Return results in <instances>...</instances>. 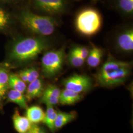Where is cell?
Masks as SVG:
<instances>
[{
    "label": "cell",
    "instance_id": "44dd1931",
    "mask_svg": "<svg viewBox=\"0 0 133 133\" xmlns=\"http://www.w3.org/2000/svg\"><path fill=\"white\" fill-rule=\"evenodd\" d=\"M116 5L122 12L127 14L133 13V0H116Z\"/></svg>",
    "mask_w": 133,
    "mask_h": 133
},
{
    "label": "cell",
    "instance_id": "30bf717a",
    "mask_svg": "<svg viewBox=\"0 0 133 133\" xmlns=\"http://www.w3.org/2000/svg\"><path fill=\"white\" fill-rule=\"evenodd\" d=\"M43 90V81L38 78L29 83L28 86L26 88L25 91L26 94L25 97L27 101L30 102L36 98L41 97Z\"/></svg>",
    "mask_w": 133,
    "mask_h": 133
},
{
    "label": "cell",
    "instance_id": "9c48e42d",
    "mask_svg": "<svg viewBox=\"0 0 133 133\" xmlns=\"http://www.w3.org/2000/svg\"><path fill=\"white\" fill-rule=\"evenodd\" d=\"M117 45L120 49L125 52L133 50V30L127 29L120 34L117 38Z\"/></svg>",
    "mask_w": 133,
    "mask_h": 133
},
{
    "label": "cell",
    "instance_id": "ba28073f",
    "mask_svg": "<svg viewBox=\"0 0 133 133\" xmlns=\"http://www.w3.org/2000/svg\"><path fill=\"white\" fill-rule=\"evenodd\" d=\"M61 91L58 87L55 85L49 84L43 91L42 95L40 97L39 102L46 105H54L59 104V97Z\"/></svg>",
    "mask_w": 133,
    "mask_h": 133
},
{
    "label": "cell",
    "instance_id": "d4e9b609",
    "mask_svg": "<svg viewBox=\"0 0 133 133\" xmlns=\"http://www.w3.org/2000/svg\"><path fill=\"white\" fill-rule=\"evenodd\" d=\"M72 50L84 60L87 59L89 53L88 49L84 46H77L73 48Z\"/></svg>",
    "mask_w": 133,
    "mask_h": 133
},
{
    "label": "cell",
    "instance_id": "ac0fdd59",
    "mask_svg": "<svg viewBox=\"0 0 133 133\" xmlns=\"http://www.w3.org/2000/svg\"><path fill=\"white\" fill-rule=\"evenodd\" d=\"M131 66V64L128 62L119 61L112 58H110L101 68L99 72H103L110 70L118 69L125 67Z\"/></svg>",
    "mask_w": 133,
    "mask_h": 133
},
{
    "label": "cell",
    "instance_id": "d6986e66",
    "mask_svg": "<svg viewBox=\"0 0 133 133\" xmlns=\"http://www.w3.org/2000/svg\"><path fill=\"white\" fill-rule=\"evenodd\" d=\"M102 56V50L99 48L93 45L87 58L88 65L92 68L98 66L100 64Z\"/></svg>",
    "mask_w": 133,
    "mask_h": 133
},
{
    "label": "cell",
    "instance_id": "cb8c5ba5",
    "mask_svg": "<svg viewBox=\"0 0 133 133\" xmlns=\"http://www.w3.org/2000/svg\"><path fill=\"white\" fill-rule=\"evenodd\" d=\"M10 23V17L4 10L0 9V30L6 28Z\"/></svg>",
    "mask_w": 133,
    "mask_h": 133
},
{
    "label": "cell",
    "instance_id": "2e32d148",
    "mask_svg": "<svg viewBox=\"0 0 133 133\" xmlns=\"http://www.w3.org/2000/svg\"><path fill=\"white\" fill-rule=\"evenodd\" d=\"M57 114V111L53 106L49 105H46L44 117L42 122L53 133L55 131L54 124L56 119Z\"/></svg>",
    "mask_w": 133,
    "mask_h": 133
},
{
    "label": "cell",
    "instance_id": "6da1fadb",
    "mask_svg": "<svg viewBox=\"0 0 133 133\" xmlns=\"http://www.w3.org/2000/svg\"><path fill=\"white\" fill-rule=\"evenodd\" d=\"M48 44L42 38H27L16 43L11 49L10 57L14 61L26 62L35 59L45 49Z\"/></svg>",
    "mask_w": 133,
    "mask_h": 133
},
{
    "label": "cell",
    "instance_id": "8fae6325",
    "mask_svg": "<svg viewBox=\"0 0 133 133\" xmlns=\"http://www.w3.org/2000/svg\"><path fill=\"white\" fill-rule=\"evenodd\" d=\"M82 97L81 93L65 88L61 91L59 104L64 105H74L80 101Z\"/></svg>",
    "mask_w": 133,
    "mask_h": 133
},
{
    "label": "cell",
    "instance_id": "9a60e30c",
    "mask_svg": "<svg viewBox=\"0 0 133 133\" xmlns=\"http://www.w3.org/2000/svg\"><path fill=\"white\" fill-rule=\"evenodd\" d=\"M6 97L8 102L18 105L21 109H26L28 108L27 101L23 93L11 89L7 93Z\"/></svg>",
    "mask_w": 133,
    "mask_h": 133
},
{
    "label": "cell",
    "instance_id": "484cf974",
    "mask_svg": "<svg viewBox=\"0 0 133 133\" xmlns=\"http://www.w3.org/2000/svg\"><path fill=\"white\" fill-rule=\"evenodd\" d=\"M26 133H48L47 131L38 124H32L28 131Z\"/></svg>",
    "mask_w": 133,
    "mask_h": 133
},
{
    "label": "cell",
    "instance_id": "ffe728a7",
    "mask_svg": "<svg viewBox=\"0 0 133 133\" xmlns=\"http://www.w3.org/2000/svg\"><path fill=\"white\" fill-rule=\"evenodd\" d=\"M9 85L10 88L14 90L24 93L26 90V84L22 81L17 75H10L9 76Z\"/></svg>",
    "mask_w": 133,
    "mask_h": 133
},
{
    "label": "cell",
    "instance_id": "277c9868",
    "mask_svg": "<svg viewBox=\"0 0 133 133\" xmlns=\"http://www.w3.org/2000/svg\"><path fill=\"white\" fill-rule=\"evenodd\" d=\"M65 56L63 48L45 53L42 58V68L44 76L53 78L59 74L63 69Z\"/></svg>",
    "mask_w": 133,
    "mask_h": 133
},
{
    "label": "cell",
    "instance_id": "5b68a950",
    "mask_svg": "<svg viewBox=\"0 0 133 133\" xmlns=\"http://www.w3.org/2000/svg\"><path fill=\"white\" fill-rule=\"evenodd\" d=\"M131 66L110 70L103 72H98L96 79L98 83L104 87H111L123 84L130 75Z\"/></svg>",
    "mask_w": 133,
    "mask_h": 133
},
{
    "label": "cell",
    "instance_id": "7c38bea8",
    "mask_svg": "<svg viewBox=\"0 0 133 133\" xmlns=\"http://www.w3.org/2000/svg\"><path fill=\"white\" fill-rule=\"evenodd\" d=\"M14 128L18 133H26L30 128L32 123L26 116L21 115L17 109L12 116Z\"/></svg>",
    "mask_w": 133,
    "mask_h": 133
},
{
    "label": "cell",
    "instance_id": "e0dca14e",
    "mask_svg": "<svg viewBox=\"0 0 133 133\" xmlns=\"http://www.w3.org/2000/svg\"><path fill=\"white\" fill-rule=\"evenodd\" d=\"M10 75L7 70L0 68V105L6 95L9 85Z\"/></svg>",
    "mask_w": 133,
    "mask_h": 133
},
{
    "label": "cell",
    "instance_id": "603a6c76",
    "mask_svg": "<svg viewBox=\"0 0 133 133\" xmlns=\"http://www.w3.org/2000/svg\"><path fill=\"white\" fill-rule=\"evenodd\" d=\"M24 70L27 75L28 83L33 82L39 78V72L36 68L32 67L30 68L25 69Z\"/></svg>",
    "mask_w": 133,
    "mask_h": 133
},
{
    "label": "cell",
    "instance_id": "7a4b0ae2",
    "mask_svg": "<svg viewBox=\"0 0 133 133\" xmlns=\"http://www.w3.org/2000/svg\"><path fill=\"white\" fill-rule=\"evenodd\" d=\"M19 20L29 30L43 36L52 34L56 26V21L51 17L39 15L29 10L22 11Z\"/></svg>",
    "mask_w": 133,
    "mask_h": 133
},
{
    "label": "cell",
    "instance_id": "52a82bcc",
    "mask_svg": "<svg viewBox=\"0 0 133 133\" xmlns=\"http://www.w3.org/2000/svg\"><path fill=\"white\" fill-rule=\"evenodd\" d=\"M39 9L51 14H60L66 9L65 0H35Z\"/></svg>",
    "mask_w": 133,
    "mask_h": 133
},
{
    "label": "cell",
    "instance_id": "7402d4cb",
    "mask_svg": "<svg viewBox=\"0 0 133 133\" xmlns=\"http://www.w3.org/2000/svg\"><path fill=\"white\" fill-rule=\"evenodd\" d=\"M68 60L71 65L76 68L82 66L85 62L84 59L80 57L72 50H71L69 55Z\"/></svg>",
    "mask_w": 133,
    "mask_h": 133
},
{
    "label": "cell",
    "instance_id": "8992f818",
    "mask_svg": "<svg viewBox=\"0 0 133 133\" xmlns=\"http://www.w3.org/2000/svg\"><path fill=\"white\" fill-rule=\"evenodd\" d=\"M63 85L66 89L81 94L90 90L93 84L90 77L84 75L74 74L64 80Z\"/></svg>",
    "mask_w": 133,
    "mask_h": 133
},
{
    "label": "cell",
    "instance_id": "5bb4252c",
    "mask_svg": "<svg viewBox=\"0 0 133 133\" xmlns=\"http://www.w3.org/2000/svg\"><path fill=\"white\" fill-rule=\"evenodd\" d=\"M26 117L32 124H38L42 122L44 119L45 112L43 109L38 105H33L26 109Z\"/></svg>",
    "mask_w": 133,
    "mask_h": 133
},
{
    "label": "cell",
    "instance_id": "4fadbf2b",
    "mask_svg": "<svg viewBox=\"0 0 133 133\" xmlns=\"http://www.w3.org/2000/svg\"><path fill=\"white\" fill-rule=\"evenodd\" d=\"M76 113L75 111L64 112L62 111H57V117L55 122V130L63 128L76 118Z\"/></svg>",
    "mask_w": 133,
    "mask_h": 133
},
{
    "label": "cell",
    "instance_id": "3957f363",
    "mask_svg": "<svg viewBox=\"0 0 133 133\" xmlns=\"http://www.w3.org/2000/svg\"><path fill=\"white\" fill-rule=\"evenodd\" d=\"M101 23L100 14L93 9L82 10L76 17V28L81 33L86 36L96 33L100 30Z\"/></svg>",
    "mask_w": 133,
    "mask_h": 133
}]
</instances>
